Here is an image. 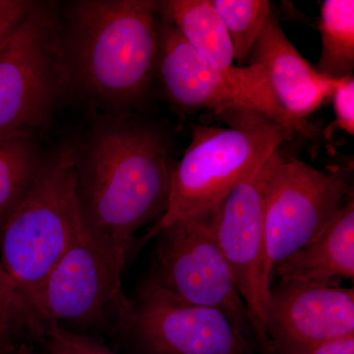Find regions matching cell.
<instances>
[{
  "label": "cell",
  "instance_id": "obj_1",
  "mask_svg": "<svg viewBox=\"0 0 354 354\" xmlns=\"http://www.w3.org/2000/svg\"><path fill=\"white\" fill-rule=\"evenodd\" d=\"M75 147L86 230L127 263L135 234L167 209L174 165L167 139L152 125L118 113L99 118Z\"/></svg>",
  "mask_w": 354,
  "mask_h": 354
},
{
  "label": "cell",
  "instance_id": "obj_2",
  "mask_svg": "<svg viewBox=\"0 0 354 354\" xmlns=\"http://www.w3.org/2000/svg\"><path fill=\"white\" fill-rule=\"evenodd\" d=\"M158 1L81 0L62 24L68 85L116 111L141 101L157 69Z\"/></svg>",
  "mask_w": 354,
  "mask_h": 354
},
{
  "label": "cell",
  "instance_id": "obj_3",
  "mask_svg": "<svg viewBox=\"0 0 354 354\" xmlns=\"http://www.w3.org/2000/svg\"><path fill=\"white\" fill-rule=\"evenodd\" d=\"M220 114L227 127H194L189 146L172 169L167 209L148 239L176 221L213 209L295 133L251 109Z\"/></svg>",
  "mask_w": 354,
  "mask_h": 354
},
{
  "label": "cell",
  "instance_id": "obj_4",
  "mask_svg": "<svg viewBox=\"0 0 354 354\" xmlns=\"http://www.w3.org/2000/svg\"><path fill=\"white\" fill-rule=\"evenodd\" d=\"M85 230L76 190V147L44 160L36 183L0 228V262L23 306Z\"/></svg>",
  "mask_w": 354,
  "mask_h": 354
},
{
  "label": "cell",
  "instance_id": "obj_5",
  "mask_svg": "<svg viewBox=\"0 0 354 354\" xmlns=\"http://www.w3.org/2000/svg\"><path fill=\"white\" fill-rule=\"evenodd\" d=\"M67 86L62 22L51 4L38 2L0 48V135L34 136Z\"/></svg>",
  "mask_w": 354,
  "mask_h": 354
},
{
  "label": "cell",
  "instance_id": "obj_6",
  "mask_svg": "<svg viewBox=\"0 0 354 354\" xmlns=\"http://www.w3.org/2000/svg\"><path fill=\"white\" fill-rule=\"evenodd\" d=\"M156 236L152 272L144 286L180 304L218 310L254 339L248 310L206 216L176 221Z\"/></svg>",
  "mask_w": 354,
  "mask_h": 354
},
{
  "label": "cell",
  "instance_id": "obj_7",
  "mask_svg": "<svg viewBox=\"0 0 354 354\" xmlns=\"http://www.w3.org/2000/svg\"><path fill=\"white\" fill-rule=\"evenodd\" d=\"M353 194L344 169L321 171L278 151L265 193V276L270 285L278 265L313 241Z\"/></svg>",
  "mask_w": 354,
  "mask_h": 354
},
{
  "label": "cell",
  "instance_id": "obj_8",
  "mask_svg": "<svg viewBox=\"0 0 354 354\" xmlns=\"http://www.w3.org/2000/svg\"><path fill=\"white\" fill-rule=\"evenodd\" d=\"M125 266L85 227L24 302L30 322L34 317L41 321L39 334L48 324L93 325L113 314L120 327L130 304L122 291Z\"/></svg>",
  "mask_w": 354,
  "mask_h": 354
},
{
  "label": "cell",
  "instance_id": "obj_9",
  "mask_svg": "<svg viewBox=\"0 0 354 354\" xmlns=\"http://www.w3.org/2000/svg\"><path fill=\"white\" fill-rule=\"evenodd\" d=\"M156 75L167 99L181 111L211 109L220 114L232 109H251L295 132L274 99L262 67L248 64L221 71L209 66L160 15Z\"/></svg>",
  "mask_w": 354,
  "mask_h": 354
},
{
  "label": "cell",
  "instance_id": "obj_10",
  "mask_svg": "<svg viewBox=\"0 0 354 354\" xmlns=\"http://www.w3.org/2000/svg\"><path fill=\"white\" fill-rule=\"evenodd\" d=\"M279 150L254 167L213 209L203 213L230 266L248 310L254 341L263 354L272 288L265 276V193Z\"/></svg>",
  "mask_w": 354,
  "mask_h": 354
},
{
  "label": "cell",
  "instance_id": "obj_11",
  "mask_svg": "<svg viewBox=\"0 0 354 354\" xmlns=\"http://www.w3.org/2000/svg\"><path fill=\"white\" fill-rule=\"evenodd\" d=\"M120 328L141 354H250L255 344L223 312L180 304L146 286Z\"/></svg>",
  "mask_w": 354,
  "mask_h": 354
},
{
  "label": "cell",
  "instance_id": "obj_12",
  "mask_svg": "<svg viewBox=\"0 0 354 354\" xmlns=\"http://www.w3.org/2000/svg\"><path fill=\"white\" fill-rule=\"evenodd\" d=\"M353 335V288L286 281L270 291L265 354H304Z\"/></svg>",
  "mask_w": 354,
  "mask_h": 354
},
{
  "label": "cell",
  "instance_id": "obj_13",
  "mask_svg": "<svg viewBox=\"0 0 354 354\" xmlns=\"http://www.w3.org/2000/svg\"><path fill=\"white\" fill-rule=\"evenodd\" d=\"M248 60L264 70L274 99L295 131H304L305 118L330 101L333 79L319 73L300 55L274 13Z\"/></svg>",
  "mask_w": 354,
  "mask_h": 354
},
{
  "label": "cell",
  "instance_id": "obj_14",
  "mask_svg": "<svg viewBox=\"0 0 354 354\" xmlns=\"http://www.w3.org/2000/svg\"><path fill=\"white\" fill-rule=\"evenodd\" d=\"M281 283L339 285L354 279L353 194L313 241L278 265L274 272Z\"/></svg>",
  "mask_w": 354,
  "mask_h": 354
},
{
  "label": "cell",
  "instance_id": "obj_15",
  "mask_svg": "<svg viewBox=\"0 0 354 354\" xmlns=\"http://www.w3.org/2000/svg\"><path fill=\"white\" fill-rule=\"evenodd\" d=\"M158 12L209 66L221 71L237 66L227 28L212 0H162L158 1Z\"/></svg>",
  "mask_w": 354,
  "mask_h": 354
},
{
  "label": "cell",
  "instance_id": "obj_16",
  "mask_svg": "<svg viewBox=\"0 0 354 354\" xmlns=\"http://www.w3.org/2000/svg\"><path fill=\"white\" fill-rule=\"evenodd\" d=\"M44 160L34 136L0 135V228L31 190Z\"/></svg>",
  "mask_w": 354,
  "mask_h": 354
},
{
  "label": "cell",
  "instance_id": "obj_17",
  "mask_svg": "<svg viewBox=\"0 0 354 354\" xmlns=\"http://www.w3.org/2000/svg\"><path fill=\"white\" fill-rule=\"evenodd\" d=\"M319 31L322 48L317 71L330 79L353 76V0H325L321 6Z\"/></svg>",
  "mask_w": 354,
  "mask_h": 354
},
{
  "label": "cell",
  "instance_id": "obj_18",
  "mask_svg": "<svg viewBox=\"0 0 354 354\" xmlns=\"http://www.w3.org/2000/svg\"><path fill=\"white\" fill-rule=\"evenodd\" d=\"M227 28L237 66H245L272 14L268 0H212Z\"/></svg>",
  "mask_w": 354,
  "mask_h": 354
},
{
  "label": "cell",
  "instance_id": "obj_19",
  "mask_svg": "<svg viewBox=\"0 0 354 354\" xmlns=\"http://www.w3.org/2000/svg\"><path fill=\"white\" fill-rule=\"evenodd\" d=\"M44 349L53 354H115L101 342L57 323L41 330Z\"/></svg>",
  "mask_w": 354,
  "mask_h": 354
},
{
  "label": "cell",
  "instance_id": "obj_20",
  "mask_svg": "<svg viewBox=\"0 0 354 354\" xmlns=\"http://www.w3.org/2000/svg\"><path fill=\"white\" fill-rule=\"evenodd\" d=\"M24 310L17 286L0 262V354L16 351L11 342V330L18 312Z\"/></svg>",
  "mask_w": 354,
  "mask_h": 354
},
{
  "label": "cell",
  "instance_id": "obj_21",
  "mask_svg": "<svg viewBox=\"0 0 354 354\" xmlns=\"http://www.w3.org/2000/svg\"><path fill=\"white\" fill-rule=\"evenodd\" d=\"M330 101L334 108V127L353 136L354 134V77L333 79Z\"/></svg>",
  "mask_w": 354,
  "mask_h": 354
},
{
  "label": "cell",
  "instance_id": "obj_22",
  "mask_svg": "<svg viewBox=\"0 0 354 354\" xmlns=\"http://www.w3.org/2000/svg\"><path fill=\"white\" fill-rule=\"evenodd\" d=\"M37 4L32 0H0V48Z\"/></svg>",
  "mask_w": 354,
  "mask_h": 354
},
{
  "label": "cell",
  "instance_id": "obj_23",
  "mask_svg": "<svg viewBox=\"0 0 354 354\" xmlns=\"http://www.w3.org/2000/svg\"><path fill=\"white\" fill-rule=\"evenodd\" d=\"M304 354H354V335L327 342Z\"/></svg>",
  "mask_w": 354,
  "mask_h": 354
},
{
  "label": "cell",
  "instance_id": "obj_24",
  "mask_svg": "<svg viewBox=\"0 0 354 354\" xmlns=\"http://www.w3.org/2000/svg\"><path fill=\"white\" fill-rule=\"evenodd\" d=\"M14 354H34V353H32V349L30 346H22L17 348Z\"/></svg>",
  "mask_w": 354,
  "mask_h": 354
},
{
  "label": "cell",
  "instance_id": "obj_25",
  "mask_svg": "<svg viewBox=\"0 0 354 354\" xmlns=\"http://www.w3.org/2000/svg\"><path fill=\"white\" fill-rule=\"evenodd\" d=\"M43 354H53V353H50V351H46V349H44Z\"/></svg>",
  "mask_w": 354,
  "mask_h": 354
}]
</instances>
